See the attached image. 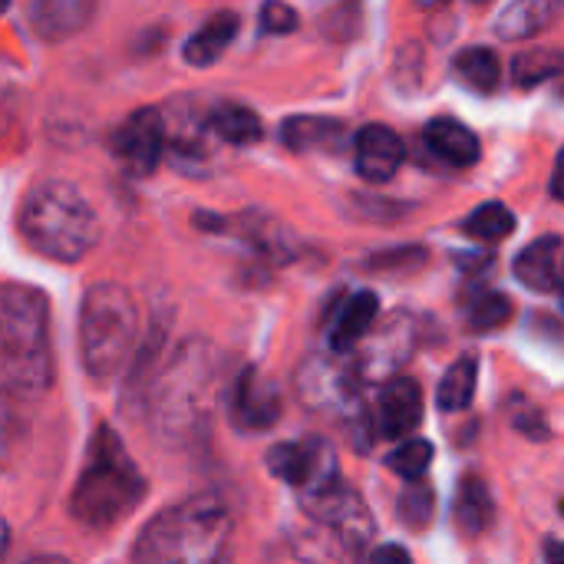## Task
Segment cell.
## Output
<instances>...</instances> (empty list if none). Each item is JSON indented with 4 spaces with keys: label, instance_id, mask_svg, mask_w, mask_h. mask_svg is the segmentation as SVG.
Wrapping results in <instances>:
<instances>
[{
    "label": "cell",
    "instance_id": "cell-7",
    "mask_svg": "<svg viewBox=\"0 0 564 564\" xmlns=\"http://www.w3.org/2000/svg\"><path fill=\"white\" fill-rule=\"evenodd\" d=\"M360 387L364 377L354 360L344 354H321L297 370V393L311 410H337L347 416H360Z\"/></svg>",
    "mask_w": 564,
    "mask_h": 564
},
{
    "label": "cell",
    "instance_id": "cell-21",
    "mask_svg": "<svg viewBox=\"0 0 564 564\" xmlns=\"http://www.w3.org/2000/svg\"><path fill=\"white\" fill-rule=\"evenodd\" d=\"M564 0H509L506 10L496 20V33L502 40H529L539 36L542 30H549L558 13H562Z\"/></svg>",
    "mask_w": 564,
    "mask_h": 564
},
{
    "label": "cell",
    "instance_id": "cell-11",
    "mask_svg": "<svg viewBox=\"0 0 564 564\" xmlns=\"http://www.w3.org/2000/svg\"><path fill=\"white\" fill-rule=\"evenodd\" d=\"M413 340H416V327H413V321H410L406 314L387 317L377 330L370 327L367 337L357 344L360 354L354 357L360 377H364V380H383V377L397 373L400 364L410 360Z\"/></svg>",
    "mask_w": 564,
    "mask_h": 564
},
{
    "label": "cell",
    "instance_id": "cell-9",
    "mask_svg": "<svg viewBox=\"0 0 564 564\" xmlns=\"http://www.w3.org/2000/svg\"><path fill=\"white\" fill-rule=\"evenodd\" d=\"M268 469L281 482L297 489V496L324 492L327 486H334L340 479L337 456H334L330 443H324L321 436H307V440H297V443L274 446L268 453Z\"/></svg>",
    "mask_w": 564,
    "mask_h": 564
},
{
    "label": "cell",
    "instance_id": "cell-19",
    "mask_svg": "<svg viewBox=\"0 0 564 564\" xmlns=\"http://www.w3.org/2000/svg\"><path fill=\"white\" fill-rule=\"evenodd\" d=\"M238 30H241V17H238V13H231V10L212 13V17L185 40V46H182L185 63H188V66H212V63L235 43Z\"/></svg>",
    "mask_w": 564,
    "mask_h": 564
},
{
    "label": "cell",
    "instance_id": "cell-27",
    "mask_svg": "<svg viewBox=\"0 0 564 564\" xmlns=\"http://www.w3.org/2000/svg\"><path fill=\"white\" fill-rule=\"evenodd\" d=\"M463 231L476 241H502L516 231V215L502 202H486L473 215H466Z\"/></svg>",
    "mask_w": 564,
    "mask_h": 564
},
{
    "label": "cell",
    "instance_id": "cell-3",
    "mask_svg": "<svg viewBox=\"0 0 564 564\" xmlns=\"http://www.w3.org/2000/svg\"><path fill=\"white\" fill-rule=\"evenodd\" d=\"M142 499L145 479L132 463L126 443L109 426H99L86 449V466L69 496V516L83 529L106 532L122 525L142 506Z\"/></svg>",
    "mask_w": 564,
    "mask_h": 564
},
{
    "label": "cell",
    "instance_id": "cell-14",
    "mask_svg": "<svg viewBox=\"0 0 564 564\" xmlns=\"http://www.w3.org/2000/svg\"><path fill=\"white\" fill-rule=\"evenodd\" d=\"M403 155H406L403 139L390 126L370 122L354 135V165L364 182H373V185L390 182L400 172Z\"/></svg>",
    "mask_w": 564,
    "mask_h": 564
},
{
    "label": "cell",
    "instance_id": "cell-23",
    "mask_svg": "<svg viewBox=\"0 0 564 564\" xmlns=\"http://www.w3.org/2000/svg\"><path fill=\"white\" fill-rule=\"evenodd\" d=\"M205 116H208L212 135L228 142V145H254L264 135V126H261L258 112L241 106V102H218Z\"/></svg>",
    "mask_w": 564,
    "mask_h": 564
},
{
    "label": "cell",
    "instance_id": "cell-12",
    "mask_svg": "<svg viewBox=\"0 0 564 564\" xmlns=\"http://www.w3.org/2000/svg\"><path fill=\"white\" fill-rule=\"evenodd\" d=\"M228 420L241 433H264L281 420V393L258 370L245 367L228 390Z\"/></svg>",
    "mask_w": 564,
    "mask_h": 564
},
{
    "label": "cell",
    "instance_id": "cell-8",
    "mask_svg": "<svg viewBox=\"0 0 564 564\" xmlns=\"http://www.w3.org/2000/svg\"><path fill=\"white\" fill-rule=\"evenodd\" d=\"M301 506L304 512L324 525L350 555H364L370 539H373V519H370V509L367 502L350 489L344 486V479H337L334 486H327L324 492H314V496H301Z\"/></svg>",
    "mask_w": 564,
    "mask_h": 564
},
{
    "label": "cell",
    "instance_id": "cell-25",
    "mask_svg": "<svg viewBox=\"0 0 564 564\" xmlns=\"http://www.w3.org/2000/svg\"><path fill=\"white\" fill-rule=\"evenodd\" d=\"M476 387H479V360L473 354H466L440 380V390H436L440 410L443 413H463L476 400Z\"/></svg>",
    "mask_w": 564,
    "mask_h": 564
},
{
    "label": "cell",
    "instance_id": "cell-22",
    "mask_svg": "<svg viewBox=\"0 0 564 564\" xmlns=\"http://www.w3.org/2000/svg\"><path fill=\"white\" fill-rule=\"evenodd\" d=\"M453 519H456V529L463 532V539H479L492 525L496 502H492V492H489L486 479L466 476L459 482L456 499H453Z\"/></svg>",
    "mask_w": 564,
    "mask_h": 564
},
{
    "label": "cell",
    "instance_id": "cell-4",
    "mask_svg": "<svg viewBox=\"0 0 564 564\" xmlns=\"http://www.w3.org/2000/svg\"><path fill=\"white\" fill-rule=\"evenodd\" d=\"M231 542V512L215 496H195L162 509L132 545L135 562L208 564L225 558Z\"/></svg>",
    "mask_w": 564,
    "mask_h": 564
},
{
    "label": "cell",
    "instance_id": "cell-6",
    "mask_svg": "<svg viewBox=\"0 0 564 564\" xmlns=\"http://www.w3.org/2000/svg\"><path fill=\"white\" fill-rule=\"evenodd\" d=\"M139 307L122 284L102 281L83 294L79 304V354L83 367L96 380L122 373L135 357Z\"/></svg>",
    "mask_w": 564,
    "mask_h": 564
},
{
    "label": "cell",
    "instance_id": "cell-36",
    "mask_svg": "<svg viewBox=\"0 0 564 564\" xmlns=\"http://www.w3.org/2000/svg\"><path fill=\"white\" fill-rule=\"evenodd\" d=\"M7 7H10V0H0V13H3Z\"/></svg>",
    "mask_w": 564,
    "mask_h": 564
},
{
    "label": "cell",
    "instance_id": "cell-1",
    "mask_svg": "<svg viewBox=\"0 0 564 564\" xmlns=\"http://www.w3.org/2000/svg\"><path fill=\"white\" fill-rule=\"evenodd\" d=\"M53 387L50 304L30 284H0V397L33 403Z\"/></svg>",
    "mask_w": 564,
    "mask_h": 564
},
{
    "label": "cell",
    "instance_id": "cell-32",
    "mask_svg": "<svg viewBox=\"0 0 564 564\" xmlns=\"http://www.w3.org/2000/svg\"><path fill=\"white\" fill-rule=\"evenodd\" d=\"M519 406L512 410V423H516V430L519 433H525V436H532V440H549V423H545V416H542V410L539 406H532V403H525V400H516Z\"/></svg>",
    "mask_w": 564,
    "mask_h": 564
},
{
    "label": "cell",
    "instance_id": "cell-13",
    "mask_svg": "<svg viewBox=\"0 0 564 564\" xmlns=\"http://www.w3.org/2000/svg\"><path fill=\"white\" fill-rule=\"evenodd\" d=\"M423 423V387L413 377H390L380 387L373 430L383 440H403Z\"/></svg>",
    "mask_w": 564,
    "mask_h": 564
},
{
    "label": "cell",
    "instance_id": "cell-16",
    "mask_svg": "<svg viewBox=\"0 0 564 564\" xmlns=\"http://www.w3.org/2000/svg\"><path fill=\"white\" fill-rule=\"evenodd\" d=\"M96 3L99 0H23L26 23L36 30V36L50 43L69 40L79 30H86L89 20L96 17Z\"/></svg>",
    "mask_w": 564,
    "mask_h": 564
},
{
    "label": "cell",
    "instance_id": "cell-10",
    "mask_svg": "<svg viewBox=\"0 0 564 564\" xmlns=\"http://www.w3.org/2000/svg\"><path fill=\"white\" fill-rule=\"evenodd\" d=\"M109 152L122 162L129 175H152L165 155V122L159 109L132 112L112 135Z\"/></svg>",
    "mask_w": 564,
    "mask_h": 564
},
{
    "label": "cell",
    "instance_id": "cell-5",
    "mask_svg": "<svg viewBox=\"0 0 564 564\" xmlns=\"http://www.w3.org/2000/svg\"><path fill=\"white\" fill-rule=\"evenodd\" d=\"M17 228L23 241L50 261L76 264L99 241V221L83 192L69 182L50 178L26 192Z\"/></svg>",
    "mask_w": 564,
    "mask_h": 564
},
{
    "label": "cell",
    "instance_id": "cell-17",
    "mask_svg": "<svg viewBox=\"0 0 564 564\" xmlns=\"http://www.w3.org/2000/svg\"><path fill=\"white\" fill-rule=\"evenodd\" d=\"M423 142L433 152V159H440L443 165H453V169H469L482 155L479 135L469 126H463L459 119H449V116L433 119L423 129Z\"/></svg>",
    "mask_w": 564,
    "mask_h": 564
},
{
    "label": "cell",
    "instance_id": "cell-29",
    "mask_svg": "<svg viewBox=\"0 0 564 564\" xmlns=\"http://www.w3.org/2000/svg\"><path fill=\"white\" fill-rule=\"evenodd\" d=\"M413 486L403 489L400 502H397V516L406 529H426L433 522V509H436V496H433V486L423 482V479H410Z\"/></svg>",
    "mask_w": 564,
    "mask_h": 564
},
{
    "label": "cell",
    "instance_id": "cell-18",
    "mask_svg": "<svg viewBox=\"0 0 564 564\" xmlns=\"http://www.w3.org/2000/svg\"><path fill=\"white\" fill-rule=\"evenodd\" d=\"M516 278L539 294H558L562 291V238L545 235L522 248L516 258Z\"/></svg>",
    "mask_w": 564,
    "mask_h": 564
},
{
    "label": "cell",
    "instance_id": "cell-2",
    "mask_svg": "<svg viewBox=\"0 0 564 564\" xmlns=\"http://www.w3.org/2000/svg\"><path fill=\"white\" fill-rule=\"evenodd\" d=\"M221 387V354L208 340H185L149 390L152 426L162 443L185 446L205 433Z\"/></svg>",
    "mask_w": 564,
    "mask_h": 564
},
{
    "label": "cell",
    "instance_id": "cell-20",
    "mask_svg": "<svg viewBox=\"0 0 564 564\" xmlns=\"http://www.w3.org/2000/svg\"><path fill=\"white\" fill-rule=\"evenodd\" d=\"M281 139L291 152H337L347 142V126L327 116H291Z\"/></svg>",
    "mask_w": 564,
    "mask_h": 564
},
{
    "label": "cell",
    "instance_id": "cell-31",
    "mask_svg": "<svg viewBox=\"0 0 564 564\" xmlns=\"http://www.w3.org/2000/svg\"><path fill=\"white\" fill-rule=\"evenodd\" d=\"M258 26H261V33H274V36L278 33H291V30H297V10L288 7L284 0H268L261 7Z\"/></svg>",
    "mask_w": 564,
    "mask_h": 564
},
{
    "label": "cell",
    "instance_id": "cell-37",
    "mask_svg": "<svg viewBox=\"0 0 564 564\" xmlns=\"http://www.w3.org/2000/svg\"><path fill=\"white\" fill-rule=\"evenodd\" d=\"M473 3H489V0H473Z\"/></svg>",
    "mask_w": 564,
    "mask_h": 564
},
{
    "label": "cell",
    "instance_id": "cell-33",
    "mask_svg": "<svg viewBox=\"0 0 564 564\" xmlns=\"http://www.w3.org/2000/svg\"><path fill=\"white\" fill-rule=\"evenodd\" d=\"M373 562H410V552L406 549H400V545H383V549H377L373 555H370Z\"/></svg>",
    "mask_w": 564,
    "mask_h": 564
},
{
    "label": "cell",
    "instance_id": "cell-35",
    "mask_svg": "<svg viewBox=\"0 0 564 564\" xmlns=\"http://www.w3.org/2000/svg\"><path fill=\"white\" fill-rule=\"evenodd\" d=\"M420 7H426V10H436V7H443L446 0H416Z\"/></svg>",
    "mask_w": 564,
    "mask_h": 564
},
{
    "label": "cell",
    "instance_id": "cell-15",
    "mask_svg": "<svg viewBox=\"0 0 564 564\" xmlns=\"http://www.w3.org/2000/svg\"><path fill=\"white\" fill-rule=\"evenodd\" d=\"M380 317V301L373 291H354L347 294L327 317V347L334 354H350L367 337V330Z\"/></svg>",
    "mask_w": 564,
    "mask_h": 564
},
{
    "label": "cell",
    "instance_id": "cell-26",
    "mask_svg": "<svg viewBox=\"0 0 564 564\" xmlns=\"http://www.w3.org/2000/svg\"><path fill=\"white\" fill-rule=\"evenodd\" d=\"M562 69V53L555 46H535L512 59V83L516 86H539L555 79Z\"/></svg>",
    "mask_w": 564,
    "mask_h": 564
},
{
    "label": "cell",
    "instance_id": "cell-28",
    "mask_svg": "<svg viewBox=\"0 0 564 564\" xmlns=\"http://www.w3.org/2000/svg\"><path fill=\"white\" fill-rule=\"evenodd\" d=\"M466 321L473 330H499L512 321V301L502 291L476 294L466 307Z\"/></svg>",
    "mask_w": 564,
    "mask_h": 564
},
{
    "label": "cell",
    "instance_id": "cell-34",
    "mask_svg": "<svg viewBox=\"0 0 564 564\" xmlns=\"http://www.w3.org/2000/svg\"><path fill=\"white\" fill-rule=\"evenodd\" d=\"M7 545H10V529H7V525L0 522V555L7 552Z\"/></svg>",
    "mask_w": 564,
    "mask_h": 564
},
{
    "label": "cell",
    "instance_id": "cell-30",
    "mask_svg": "<svg viewBox=\"0 0 564 564\" xmlns=\"http://www.w3.org/2000/svg\"><path fill=\"white\" fill-rule=\"evenodd\" d=\"M433 443L430 440H406L403 446H397L387 456V466L400 476V479H423L433 466Z\"/></svg>",
    "mask_w": 564,
    "mask_h": 564
},
{
    "label": "cell",
    "instance_id": "cell-24",
    "mask_svg": "<svg viewBox=\"0 0 564 564\" xmlns=\"http://www.w3.org/2000/svg\"><path fill=\"white\" fill-rule=\"evenodd\" d=\"M453 76L473 93H496L502 83V59L489 46H466L453 56Z\"/></svg>",
    "mask_w": 564,
    "mask_h": 564
}]
</instances>
